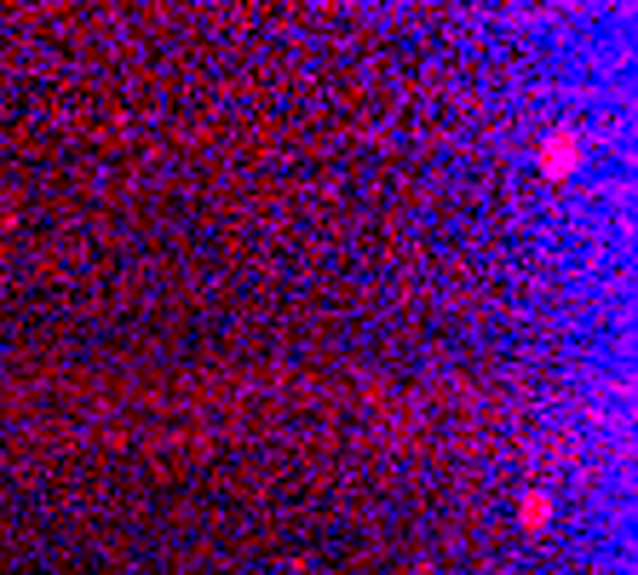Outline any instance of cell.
<instances>
[{
  "mask_svg": "<svg viewBox=\"0 0 638 575\" xmlns=\"http://www.w3.org/2000/svg\"><path fill=\"white\" fill-rule=\"evenodd\" d=\"M570 167H575V138L570 133L547 138V150H541V173H547V179H564Z\"/></svg>",
  "mask_w": 638,
  "mask_h": 575,
  "instance_id": "cell-1",
  "label": "cell"
}]
</instances>
